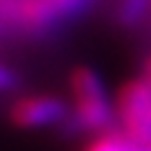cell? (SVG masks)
I'll use <instances>...</instances> for the list:
<instances>
[{
  "label": "cell",
  "mask_w": 151,
  "mask_h": 151,
  "mask_svg": "<svg viewBox=\"0 0 151 151\" xmlns=\"http://www.w3.org/2000/svg\"><path fill=\"white\" fill-rule=\"evenodd\" d=\"M70 88L75 95V124L83 131L104 133L111 124L113 108L108 104L99 75L90 68H77L70 77Z\"/></svg>",
  "instance_id": "cell-1"
},
{
  "label": "cell",
  "mask_w": 151,
  "mask_h": 151,
  "mask_svg": "<svg viewBox=\"0 0 151 151\" xmlns=\"http://www.w3.org/2000/svg\"><path fill=\"white\" fill-rule=\"evenodd\" d=\"M120 131L135 142H151V75L129 79L115 99Z\"/></svg>",
  "instance_id": "cell-2"
},
{
  "label": "cell",
  "mask_w": 151,
  "mask_h": 151,
  "mask_svg": "<svg viewBox=\"0 0 151 151\" xmlns=\"http://www.w3.org/2000/svg\"><path fill=\"white\" fill-rule=\"evenodd\" d=\"M65 117L63 101L50 95L23 97L12 106V122L20 129H38V126L57 124Z\"/></svg>",
  "instance_id": "cell-3"
},
{
  "label": "cell",
  "mask_w": 151,
  "mask_h": 151,
  "mask_svg": "<svg viewBox=\"0 0 151 151\" xmlns=\"http://www.w3.org/2000/svg\"><path fill=\"white\" fill-rule=\"evenodd\" d=\"M81 2L83 0H14V18L23 25H45Z\"/></svg>",
  "instance_id": "cell-4"
},
{
  "label": "cell",
  "mask_w": 151,
  "mask_h": 151,
  "mask_svg": "<svg viewBox=\"0 0 151 151\" xmlns=\"http://www.w3.org/2000/svg\"><path fill=\"white\" fill-rule=\"evenodd\" d=\"M131 138L124 131H104L97 133L83 151H129Z\"/></svg>",
  "instance_id": "cell-5"
},
{
  "label": "cell",
  "mask_w": 151,
  "mask_h": 151,
  "mask_svg": "<svg viewBox=\"0 0 151 151\" xmlns=\"http://www.w3.org/2000/svg\"><path fill=\"white\" fill-rule=\"evenodd\" d=\"M151 5V0H124L122 2V18L124 20H135L142 16L147 7Z\"/></svg>",
  "instance_id": "cell-6"
},
{
  "label": "cell",
  "mask_w": 151,
  "mask_h": 151,
  "mask_svg": "<svg viewBox=\"0 0 151 151\" xmlns=\"http://www.w3.org/2000/svg\"><path fill=\"white\" fill-rule=\"evenodd\" d=\"M14 86V77L9 70H5L2 65H0V90H7V88H12Z\"/></svg>",
  "instance_id": "cell-7"
},
{
  "label": "cell",
  "mask_w": 151,
  "mask_h": 151,
  "mask_svg": "<svg viewBox=\"0 0 151 151\" xmlns=\"http://www.w3.org/2000/svg\"><path fill=\"white\" fill-rule=\"evenodd\" d=\"M129 151H151V142H135V140H131Z\"/></svg>",
  "instance_id": "cell-8"
}]
</instances>
